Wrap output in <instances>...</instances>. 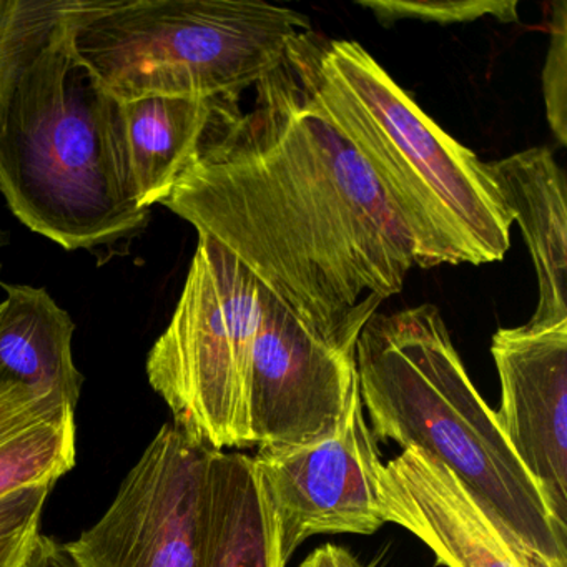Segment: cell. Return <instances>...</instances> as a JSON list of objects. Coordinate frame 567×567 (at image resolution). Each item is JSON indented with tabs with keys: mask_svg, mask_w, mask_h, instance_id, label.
<instances>
[{
	"mask_svg": "<svg viewBox=\"0 0 567 567\" xmlns=\"http://www.w3.org/2000/svg\"><path fill=\"white\" fill-rule=\"evenodd\" d=\"M162 205L333 343L357 344L414 267L413 240L377 178L285 58Z\"/></svg>",
	"mask_w": 567,
	"mask_h": 567,
	"instance_id": "cell-1",
	"label": "cell"
},
{
	"mask_svg": "<svg viewBox=\"0 0 567 567\" xmlns=\"http://www.w3.org/2000/svg\"><path fill=\"white\" fill-rule=\"evenodd\" d=\"M285 59L377 178L413 240L414 265L504 260L514 221L487 162L424 114L363 45L310 29Z\"/></svg>",
	"mask_w": 567,
	"mask_h": 567,
	"instance_id": "cell-2",
	"label": "cell"
},
{
	"mask_svg": "<svg viewBox=\"0 0 567 567\" xmlns=\"http://www.w3.org/2000/svg\"><path fill=\"white\" fill-rule=\"evenodd\" d=\"M354 361L377 440L440 461L527 553L547 567H567V530L467 377L434 305L377 311L358 337Z\"/></svg>",
	"mask_w": 567,
	"mask_h": 567,
	"instance_id": "cell-3",
	"label": "cell"
},
{
	"mask_svg": "<svg viewBox=\"0 0 567 567\" xmlns=\"http://www.w3.org/2000/svg\"><path fill=\"white\" fill-rule=\"evenodd\" d=\"M72 4L0 118V194L25 227L65 250L114 244L151 217L132 190L118 101L72 51Z\"/></svg>",
	"mask_w": 567,
	"mask_h": 567,
	"instance_id": "cell-4",
	"label": "cell"
},
{
	"mask_svg": "<svg viewBox=\"0 0 567 567\" xmlns=\"http://www.w3.org/2000/svg\"><path fill=\"white\" fill-rule=\"evenodd\" d=\"M78 61L115 101L240 97L310 31L303 12L250 0H74Z\"/></svg>",
	"mask_w": 567,
	"mask_h": 567,
	"instance_id": "cell-5",
	"label": "cell"
},
{
	"mask_svg": "<svg viewBox=\"0 0 567 567\" xmlns=\"http://www.w3.org/2000/svg\"><path fill=\"white\" fill-rule=\"evenodd\" d=\"M264 285L221 245L198 235L171 323L147 378L172 423L212 450L250 447L248 390Z\"/></svg>",
	"mask_w": 567,
	"mask_h": 567,
	"instance_id": "cell-6",
	"label": "cell"
},
{
	"mask_svg": "<svg viewBox=\"0 0 567 567\" xmlns=\"http://www.w3.org/2000/svg\"><path fill=\"white\" fill-rule=\"evenodd\" d=\"M212 447L164 424L104 516L62 544L75 567H198Z\"/></svg>",
	"mask_w": 567,
	"mask_h": 567,
	"instance_id": "cell-7",
	"label": "cell"
},
{
	"mask_svg": "<svg viewBox=\"0 0 567 567\" xmlns=\"http://www.w3.org/2000/svg\"><path fill=\"white\" fill-rule=\"evenodd\" d=\"M280 527L285 560L317 534H373L386 524L377 437L360 388L340 427L298 446L258 447L254 456Z\"/></svg>",
	"mask_w": 567,
	"mask_h": 567,
	"instance_id": "cell-8",
	"label": "cell"
},
{
	"mask_svg": "<svg viewBox=\"0 0 567 567\" xmlns=\"http://www.w3.org/2000/svg\"><path fill=\"white\" fill-rule=\"evenodd\" d=\"M354 350L311 333L264 287L248 390L251 446H298L333 434L360 388Z\"/></svg>",
	"mask_w": 567,
	"mask_h": 567,
	"instance_id": "cell-9",
	"label": "cell"
},
{
	"mask_svg": "<svg viewBox=\"0 0 567 567\" xmlns=\"http://www.w3.org/2000/svg\"><path fill=\"white\" fill-rule=\"evenodd\" d=\"M491 354L501 381L497 424L567 530V320L499 328Z\"/></svg>",
	"mask_w": 567,
	"mask_h": 567,
	"instance_id": "cell-10",
	"label": "cell"
},
{
	"mask_svg": "<svg viewBox=\"0 0 567 567\" xmlns=\"http://www.w3.org/2000/svg\"><path fill=\"white\" fill-rule=\"evenodd\" d=\"M386 523L420 537L446 567H547L506 533L440 461L408 447L381 466Z\"/></svg>",
	"mask_w": 567,
	"mask_h": 567,
	"instance_id": "cell-11",
	"label": "cell"
},
{
	"mask_svg": "<svg viewBox=\"0 0 567 567\" xmlns=\"http://www.w3.org/2000/svg\"><path fill=\"white\" fill-rule=\"evenodd\" d=\"M241 115L240 97L147 95L118 102L125 162L138 207L151 210L162 204Z\"/></svg>",
	"mask_w": 567,
	"mask_h": 567,
	"instance_id": "cell-12",
	"label": "cell"
},
{
	"mask_svg": "<svg viewBox=\"0 0 567 567\" xmlns=\"http://www.w3.org/2000/svg\"><path fill=\"white\" fill-rule=\"evenodd\" d=\"M513 221L519 225L537 278V305L529 327L567 320V184L553 151L533 147L487 162Z\"/></svg>",
	"mask_w": 567,
	"mask_h": 567,
	"instance_id": "cell-13",
	"label": "cell"
},
{
	"mask_svg": "<svg viewBox=\"0 0 567 567\" xmlns=\"http://www.w3.org/2000/svg\"><path fill=\"white\" fill-rule=\"evenodd\" d=\"M280 527L254 457L212 450L198 567H285Z\"/></svg>",
	"mask_w": 567,
	"mask_h": 567,
	"instance_id": "cell-14",
	"label": "cell"
},
{
	"mask_svg": "<svg viewBox=\"0 0 567 567\" xmlns=\"http://www.w3.org/2000/svg\"><path fill=\"white\" fill-rule=\"evenodd\" d=\"M0 386L18 384L59 394L78 406L84 377L72 357L75 324L44 288L2 285Z\"/></svg>",
	"mask_w": 567,
	"mask_h": 567,
	"instance_id": "cell-15",
	"label": "cell"
},
{
	"mask_svg": "<svg viewBox=\"0 0 567 567\" xmlns=\"http://www.w3.org/2000/svg\"><path fill=\"white\" fill-rule=\"evenodd\" d=\"M71 401L18 384L0 386V497L51 486L78 460Z\"/></svg>",
	"mask_w": 567,
	"mask_h": 567,
	"instance_id": "cell-16",
	"label": "cell"
},
{
	"mask_svg": "<svg viewBox=\"0 0 567 567\" xmlns=\"http://www.w3.org/2000/svg\"><path fill=\"white\" fill-rule=\"evenodd\" d=\"M71 0H0V118L24 71Z\"/></svg>",
	"mask_w": 567,
	"mask_h": 567,
	"instance_id": "cell-17",
	"label": "cell"
},
{
	"mask_svg": "<svg viewBox=\"0 0 567 567\" xmlns=\"http://www.w3.org/2000/svg\"><path fill=\"white\" fill-rule=\"evenodd\" d=\"M357 4L373 12L374 18L384 25L403 19L443 25L466 24L484 18L501 22L519 21V2L516 0H358Z\"/></svg>",
	"mask_w": 567,
	"mask_h": 567,
	"instance_id": "cell-18",
	"label": "cell"
},
{
	"mask_svg": "<svg viewBox=\"0 0 567 567\" xmlns=\"http://www.w3.org/2000/svg\"><path fill=\"white\" fill-rule=\"evenodd\" d=\"M51 491L34 486L0 497V567L31 566Z\"/></svg>",
	"mask_w": 567,
	"mask_h": 567,
	"instance_id": "cell-19",
	"label": "cell"
},
{
	"mask_svg": "<svg viewBox=\"0 0 567 567\" xmlns=\"http://www.w3.org/2000/svg\"><path fill=\"white\" fill-rule=\"evenodd\" d=\"M547 124L563 147L567 145V2L550 4L549 48L543 71Z\"/></svg>",
	"mask_w": 567,
	"mask_h": 567,
	"instance_id": "cell-20",
	"label": "cell"
},
{
	"mask_svg": "<svg viewBox=\"0 0 567 567\" xmlns=\"http://www.w3.org/2000/svg\"><path fill=\"white\" fill-rule=\"evenodd\" d=\"M300 567H364L347 547L327 543L308 554Z\"/></svg>",
	"mask_w": 567,
	"mask_h": 567,
	"instance_id": "cell-21",
	"label": "cell"
},
{
	"mask_svg": "<svg viewBox=\"0 0 567 567\" xmlns=\"http://www.w3.org/2000/svg\"><path fill=\"white\" fill-rule=\"evenodd\" d=\"M29 567H75L62 543L42 534Z\"/></svg>",
	"mask_w": 567,
	"mask_h": 567,
	"instance_id": "cell-22",
	"label": "cell"
}]
</instances>
